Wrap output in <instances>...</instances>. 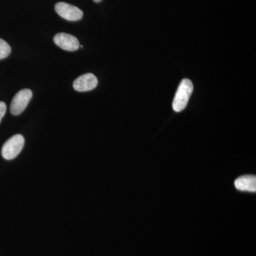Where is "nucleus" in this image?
<instances>
[{
    "mask_svg": "<svg viewBox=\"0 0 256 256\" xmlns=\"http://www.w3.org/2000/svg\"><path fill=\"white\" fill-rule=\"evenodd\" d=\"M193 90L194 85L192 80L188 78L183 79L178 86L173 100L172 108L175 112H181L186 107Z\"/></svg>",
    "mask_w": 256,
    "mask_h": 256,
    "instance_id": "f257e3e1",
    "label": "nucleus"
},
{
    "mask_svg": "<svg viewBox=\"0 0 256 256\" xmlns=\"http://www.w3.org/2000/svg\"><path fill=\"white\" fill-rule=\"evenodd\" d=\"M24 146V138L22 134H15L10 138L2 149V156L4 159L10 160L14 159L22 150Z\"/></svg>",
    "mask_w": 256,
    "mask_h": 256,
    "instance_id": "f03ea898",
    "label": "nucleus"
},
{
    "mask_svg": "<svg viewBox=\"0 0 256 256\" xmlns=\"http://www.w3.org/2000/svg\"><path fill=\"white\" fill-rule=\"evenodd\" d=\"M32 92L30 89H23L15 95L12 101L10 111L14 116H18L28 107L31 100Z\"/></svg>",
    "mask_w": 256,
    "mask_h": 256,
    "instance_id": "7ed1b4c3",
    "label": "nucleus"
},
{
    "mask_svg": "<svg viewBox=\"0 0 256 256\" xmlns=\"http://www.w3.org/2000/svg\"><path fill=\"white\" fill-rule=\"evenodd\" d=\"M55 10L57 14L68 21H78L84 16L82 10L68 3H57L55 5Z\"/></svg>",
    "mask_w": 256,
    "mask_h": 256,
    "instance_id": "20e7f679",
    "label": "nucleus"
},
{
    "mask_svg": "<svg viewBox=\"0 0 256 256\" xmlns=\"http://www.w3.org/2000/svg\"><path fill=\"white\" fill-rule=\"evenodd\" d=\"M54 42L62 50L74 52L78 50L80 44L78 38L73 35L66 33H58L54 38Z\"/></svg>",
    "mask_w": 256,
    "mask_h": 256,
    "instance_id": "39448f33",
    "label": "nucleus"
},
{
    "mask_svg": "<svg viewBox=\"0 0 256 256\" xmlns=\"http://www.w3.org/2000/svg\"><path fill=\"white\" fill-rule=\"evenodd\" d=\"M98 78L92 74H85L76 79L74 88L78 92H86L95 88L98 85Z\"/></svg>",
    "mask_w": 256,
    "mask_h": 256,
    "instance_id": "423d86ee",
    "label": "nucleus"
},
{
    "mask_svg": "<svg viewBox=\"0 0 256 256\" xmlns=\"http://www.w3.org/2000/svg\"><path fill=\"white\" fill-rule=\"evenodd\" d=\"M236 188L242 192H256V178L255 176H242L237 178L234 182Z\"/></svg>",
    "mask_w": 256,
    "mask_h": 256,
    "instance_id": "0eeeda50",
    "label": "nucleus"
},
{
    "mask_svg": "<svg viewBox=\"0 0 256 256\" xmlns=\"http://www.w3.org/2000/svg\"><path fill=\"white\" fill-rule=\"evenodd\" d=\"M11 53V47L8 42L0 38V60L6 58Z\"/></svg>",
    "mask_w": 256,
    "mask_h": 256,
    "instance_id": "6e6552de",
    "label": "nucleus"
},
{
    "mask_svg": "<svg viewBox=\"0 0 256 256\" xmlns=\"http://www.w3.org/2000/svg\"><path fill=\"white\" fill-rule=\"evenodd\" d=\"M6 106L4 102L0 101V122H1L2 119L4 117L5 114H6Z\"/></svg>",
    "mask_w": 256,
    "mask_h": 256,
    "instance_id": "1a4fd4ad",
    "label": "nucleus"
},
{
    "mask_svg": "<svg viewBox=\"0 0 256 256\" xmlns=\"http://www.w3.org/2000/svg\"><path fill=\"white\" fill-rule=\"evenodd\" d=\"M95 2H100L102 1V0H94Z\"/></svg>",
    "mask_w": 256,
    "mask_h": 256,
    "instance_id": "9d476101",
    "label": "nucleus"
}]
</instances>
